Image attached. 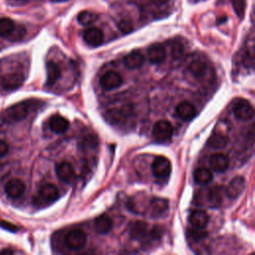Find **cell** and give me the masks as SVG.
Masks as SVG:
<instances>
[{
    "mask_svg": "<svg viewBox=\"0 0 255 255\" xmlns=\"http://www.w3.org/2000/svg\"><path fill=\"white\" fill-rule=\"evenodd\" d=\"M83 38H84V40L87 44H89L90 46L96 47V46H99V45L102 44L103 39H104V35H103V32L100 28L91 27V28H88L84 31Z\"/></svg>",
    "mask_w": 255,
    "mask_h": 255,
    "instance_id": "cell-12",
    "label": "cell"
},
{
    "mask_svg": "<svg viewBox=\"0 0 255 255\" xmlns=\"http://www.w3.org/2000/svg\"><path fill=\"white\" fill-rule=\"evenodd\" d=\"M61 77V69L58 66V64H56L53 61H49L47 63V85L48 86H52L54 85L59 78Z\"/></svg>",
    "mask_w": 255,
    "mask_h": 255,
    "instance_id": "cell-21",
    "label": "cell"
},
{
    "mask_svg": "<svg viewBox=\"0 0 255 255\" xmlns=\"http://www.w3.org/2000/svg\"><path fill=\"white\" fill-rule=\"evenodd\" d=\"M18 1H21V0H18Z\"/></svg>",
    "mask_w": 255,
    "mask_h": 255,
    "instance_id": "cell-37",
    "label": "cell"
},
{
    "mask_svg": "<svg viewBox=\"0 0 255 255\" xmlns=\"http://www.w3.org/2000/svg\"><path fill=\"white\" fill-rule=\"evenodd\" d=\"M24 82V75L18 70H6L5 73L0 72V87L11 91L18 89Z\"/></svg>",
    "mask_w": 255,
    "mask_h": 255,
    "instance_id": "cell-2",
    "label": "cell"
},
{
    "mask_svg": "<svg viewBox=\"0 0 255 255\" xmlns=\"http://www.w3.org/2000/svg\"><path fill=\"white\" fill-rule=\"evenodd\" d=\"M208 214L202 209H195L189 215V222L197 229L204 228L208 223Z\"/></svg>",
    "mask_w": 255,
    "mask_h": 255,
    "instance_id": "cell-17",
    "label": "cell"
},
{
    "mask_svg": "<svg viewBox=\"0 0 255 255\" xmlns=\"http://www.w3.org/2000/svg\"><path fill=\"white\" fill-rule=\"evenodd\" d=\"M209 165L214 171L223 172L229 166V158L224 153L216 152L210 156Z\"/></svg>",
    "mask_w": 255,
    "mask_h": 255,
    "instance_id": "cell-11",
    "label": "cell"
},
{
    "mask_svg": "<svg viewBox=\"0 0 255 255\" xmlns=\"http://www.w3.org/2000/svg\"><path fill=\"white\" fill-rule=\"evenodd\" d=\"M0 253H3V254H12L13 253V251L11 250V249H4V250H1L0 251Z\"/></svg>",
    "mask_w": 255,
    "mask_h": 255,
    "instance_id": "cell-34",
    "label": "cell"
},
{
    "mask_svg": "<svg viewBox=\"0 0 255 255\" xmlns=\"http://www.w3.org/2000/svg\"><path fill=\"white\" fill-rule=\"evenodd\" d=\"M130 236L135 240H142L148 234V225L143 221H136L130 228Z\"/></svg>",
    "mask_w": 255,
    "mask_h": 255,
    "instance_id": "cell-20",
    "label": "cell"
},
{
    "mask_svg": "<svg viewBox=\"0 0 255 255\" xmlns=\"http://www.w3.org/2000/svg\"><path fill=\"white\" fill-rule=\"evenodd\" d=\"M118 27L123 33L127 34L132 30V23L128 19H122V20H120Z\"/></svg>",
    "mask_w": 255,
    "mask_h": 255,
    "instance_id": "cell-29",
    "label": "cell"
},
{
    "mask_svg": "<svg viewBox=\"0 0 255 255\" xmlns=\"http://www.w3.org/2000/svg\"><path fill=\"white\" fill-rule=\"evenodd\" d=\"M87 242V236L84 231L80 229H73L67 233L65 237V243L68 248L72 250L82 249Z\"/></svg>",
    "mask_w": 255,
    "mask_h": 255,
    "instance_id": "cell-3",
    "label": "cell"
},
{
    "mask_svg": "<svg viewBox=\"0 0 255 255\" xmlns=\"http://www.w3.org/2000/svg\"><path fill=\"white\" fill-rule=\"evenodd\" d=\"M98 19V14L92 11H82L78 15V21L83 26H88Z\"/></svg>",
    "mask_w": 255,
    "mask_h": 255,
    "instance_id": "cell-27",
    "label": "cell"
},
{
    "mask_svg": "<svg viewBox=\"0 0 255 255\" xmlns=\"http://www.w3.org/2000/svg\"><path fill=\"white\" fill-rule=\"evenodd\" d=\"M143 61H144L143 55L138 50L131 51L124 58L125 66L130 70H134L141 67L143 64Z\"/></svg>",
    "mask_w": 255,
    "mask_h": 255,
    "instance_id": "cell-16",
    "label": "cell"
},
{
    "mask_svg": "<svg viewBox=\"0 0 255 255\" xmlns=\"http://www.w3.org/2000/svg\"><path fill=\"white\" fill-rule=\"evenodd\" d=\"M171 53H172V56H173V58H178V57H180L181 55H182V53H183V47H182V45L181 44H179V43H174L173 45H172V47H171Z\"/></svg>",
    "mask_w": 255,
    "mask_h": 255,
    "instance_id": "cell-31",
    "label": "cell"
},
{
    "mask_svg": "<svg viewBox=\"0 0 255 255\" xmlns=\"http://www.w3.org/2000/svg\"><path fill=\"white\" fill-rule=\"evenodd\" d=\"M175 112H176V115L183 121H190L197 114L195 107L190 102H187V101L179 103L175 108Z\"/></svg>",
    "mask_w": 255,
    "mask_h": 255,
    "instance_id": "cell-14",
    "label": "cell"
},
{
    "mask_svg": "<svg viewBox=\"0 0 255 255\" xmlns=\"http://www.w3.org/2000/svg\"><path fill=\"white\" fill-rule=\"evenodd\" d=\"M8 150H9L8 144L4 140L0 139V157H3L4 155H6Z\"/></svg>",
    "mask_w": 255,
    "mask_h": 255,
    "instance_id": "cell-33",
    "label": "cell"
},
{
    "mask_svg": "<svg viewBox=\"0 0 255 255\" xmlns=\"http://www.w3.org/2000/svg\"><path fill=\"white\" fill-rule=\"evenodd\" d=\"M151 215L153 217H159L162 215L168 207V201L164 198H154L151 201Z\"/></svg>",
    "mask_w": 255,
    "mask_h": 255,
    "instance_id": "cell-23",
    "label": "cell"
},
{
    "mask_svg": "<svg viewBox=\"0 0 255 255\" xmlns=\"http://www.w3.org/2000/svg\"><path fill=\"white\" fill-rule=\"evenodd\" d=\"M152 174L157 178H165L171 172L170 160L165 156H157L151 164Z\"/></svg>",
    "mask_w": 255,
    "mask_h": 255,
    "instance_id": "cell-4",
    "label": "cell"
},
{
    "mask_svg": "<svg viewBox=\"0 0 255 255\" xmlns=\"http://www.w3.org/2000/svg\"><path fill=\"white\" fill-rule=\"evenodd\" d=\"M25 28L22 27V26H19V27H16L14 28L12 34L9 36V39L10 40H13V41H17V40H20L23 38V36L25 35Z\"/></svg>",
    "mask_w": 255,
    "mask_h": 255,
    "instance_id": "cell-30",
    "label": "cell"
},
{
    "mask_svg": "<svg viewBox=\"0 0 255 255\" xmlns=\"http://www.w3.org/2000/svg\"><path fill=\"white\" fill-rule=\"evenodd\" d=\"M227 142H228L227 136L218 132L211 134V136L207 141L208 145H210L213 148H223L227 144Z\"/></svg>",
    "mask_w": 255,
    "mask_h": 255,
    "instance_id": "cell-24",
    "label": "cell"
},
{
    "mask_svg": "<svg viewBox=\"0 0 255 255\" xmlns=\"http://www.w3.org/2000/svg\"><path fill=\"white\" fill-rule=\"evenodd\" d=\"M245 185H246V182L243 176H235L226 187V193L228 197L232 199L237 198L244 191Z\"/></svg>",
    "mask_w": 255,
    "mask_h": 255,
    "instance_id": "cell-9",
    "label": "cell"
},
{
    "mask_svg": "<svg viewBox=\"0 0 255 255\" xmlns=\"http://www.w3.org/2000/svg\"><path fill=\"white\" fill-rule=\"evenodd\" d=\"M152 135L157 141H166L172 135V126L167 121H158L153 125Z\"/></svg>",
    "mask_w": 255,
    "mask_h": 255,
    "instance_id": "cell-6",
    "label": "cell"
},
{
    "mask_svg": "<svg viewBox=\"0 0 255 255\" xmlns=\"http://www.w3.org/2000/svg\"><path fill=\"white\" fill-rule=\"evenodd\" d=\"M35 106V101L29 100L9 107L2 116V120L5 123H17L24 120L32 108Z\"/></svg>",
    "mask_w": 255,
    "mask_h": 255,
    "instance_id": "cell-1",
    "label": "cell"
},
{
    "mask_svg": "<svg viewBox=\"0 0 255 255\" xmlns=\"http://www.w3.org/2000/svg\"><path fill=\"white\" fill-rule=\"evenodd\" d=\"M52 2H64V1H68V0H51Z\"/></svg>",
    "mask_w": 255,
    "mask_h": 255,
    "instance_id": "cell-36",
    "label": "cell"
},
{
    "mask_svg": "<svg viewBox=\"0 0 255 255\" xmlns=\"http://www.w3.org/2000/svg\"><path fill=\"white\" fill-rule=\"evenodd\" d=\"M57 176L64 182H71L75 178V170L68 161H62L56 166Z\"/></svg>",
    "mask_w": 255,
    "mask_h": 255,
    "instance_id": "cell-15",
    "label": "cell"
},
{
    "mask_svg": "<svg viewBox=\"0 0 255 255\" xmlns=\"http://www.w3.org/2000/svg\"><path fill=\"white\" fill-rule=\"evenodd\" d=\"M193 178L198 184H207L212 180L213 175L210 169L206 167H198L193 172Z\"/></svg>",
    "mask_w": 255,
    "mask_h": 255,
    "instance_id": "cell-22",
    "label": "cell"
},
{
    "mask_svg": "<svg viewBox=\"0 0 255 255\" xmlns=\"http://www.w3.org/2000/svg\"><path fill=\"white\" fill-rule=\"evenodd\" d=\"M69 122L67 119L60 115L53 116L49 121V127L55 133H63L69 128Z\"/></svg>",
    "mask_w": 255,
    "mask_h": 255,
    "instance_id": "cell-18",
    "label": "cell"
},
{
    "mask_svg": "<svg viewBox=\"0 0 255 255\" xmlns=\"http://www.w3.org/2000/svg\"><path fill=\"white\" fill-rule=\"evenodd\" d=\"M0 227L5 230L11 231V232H16L18 230V227L16 225H14L13 223L6 221V220H0Z\"/></svg>",
    "mask_w": 255,
    "mask_h": 255,
    "instance_id": "cell-32",
    "label": "cell"
},
{
    "mask_svg": "<svg viewBox=\"0 0 255 255\" xmlns=\"http://www.w3.org/2000/svg\"><path fill=\"white\" fill-rule=\"evenodd\" d=\"M225 20H226V17L224 16V17H220L219 19H218V23H222V22H225Z\"/></svg>",
    "mask_w": 255,
    "mask_h": 255,
    "instance_id": "cell-35",
    "label": "cell"
},
{
    "mask_svg": "<svg viewBox=\"0 0 255 255\" xmlns=\"http://www.w3.org/2000/svg\"><path fill=\"white\" fill-rule=\"evenodd\" d=\"M25 183L19 178L10 179L5 185V192L11 198L20 197L25 191Z\"/></svg>",
    "mask_w": 255,
    "mask_h": 255,
    "instance_id": "cell-10",
    "label": "cell"
},
{
    "mask_svg": "<svg viewBox=\"0 0 255 255\" xmlns=\"http://www.w3.org/2000/svg\"><path fill=\"white\" fill-rule=\"evenodd\" d=\"M59 197V189L52 183L44 184L38 191L37 201L40 204H49L54 202Z\"/></svg>",
    "mask_w": 255,
    "mask_h": 255,
    "instance_id": "cell-5",
    "label": "cell"
},
{
    "mask_svg": "<svg viewBox=\"0 0 255 255\" xmlns=\"http://www.w3.org/2000/svg\"><path fill=\"white\" fill-rule=\"evenodd\" d=\"M232 4L236 15L241 19L245 12V0H232Z\"/></svg>",
    "mask_w": 255,
    "mask_h": 255,
    "instance_id": "cell-28",
    "label": "cell"
},
{
    "mask_svg": "<svg viewBox=\"0 0 255 255\" xmlns=\"http://www.w3.org/2000/svg\"><path fill=\"white\" fill-rule=\"evenodd\" d=\"M122 83H123L122 76L115 71L107 72L101 77V80H100L101 86L107 91H111L119 88L122 85Z\"/></svg>",
    "mask_w": 255,
    "mask_h": 255,
    "instance_id": "cell-8",
    "label": "cell"
},
{
    "mask_svg": "<svg viewBox=\"0 0 255 255\" xmlns=\"http://www.w3.org/2000/svg\"><path fill=\"white\" fill-rule=\"evenodd\" d=\"M188 70L194 77L198 78L205 74L206 65L200 60H194L188 65Z\"/></svg>",
    "mask_w": 255,
    "mask_h": 255,
    "instance_id": "cell-26",
    "label": "cell"
},
{
    "mask_svg": "<svg viewBox=\"0 0 255 255\" xmlns=\"http://www.w3.org/2000/svg\"><path fill=\"white\" fill-rule=\"evenodd\" d=\"M15 23L10 18H0V37H7L12 34Z\"/></svg>",
    "mask_w": 255,
    "mask_h": 255,
    "instance_id": "cell-25",
    "label": "cell"
},
{
    "mask_svg": "<svg viewBox=\"0 0 255 255\" xmlns=\"http://www.w3.org/2000/svg\"><path fill=\"white\" fill-rule=\"evenodd\" d=\"M95 229L98 233L100 234H107L110 232V230L113 227V222L111 220V218L106 215V214H102L99 217H97L95 219Z\"/></svg>",
    "mask_w": 255,
    "mask_h": 255,
    "instance_id": "cell-19",
    "label": "cell"
},
{
    "mask_svg": "<svg viewBox=\"0 0 255 255\" xmlns=\"http://www.w3.org/2000/svg\"><path fill=\"white\" fill-rule=\"evenodd\" d=\"M147 54H148L149 62L151 64H154V65L162 63L164 61L165 57H166L165 48H164V46L162 44H159V43L152 44L148 48Z\"/></svg>",
    "mask_w": 255,
    "mask_h": 255,
    "instance_id": "cell-13",
    "label": "cell"
},
{
    "mask_svg": "<svg viewBox=\"0 0 255 255\" xmlns=\"http://www.w3.org/2000/svg\"><path fill=\"white\" fill-rule=\"evenodd\" d=\"M234 116L240 121H248L253 118L254 111L252 105L244 99H240L233 107Z\"/></svg>",
    "mask_w": 255,
    "mask_h": 255,
    "instance_id": "cell-7",
    "label": "cell"
}]
</instances>
